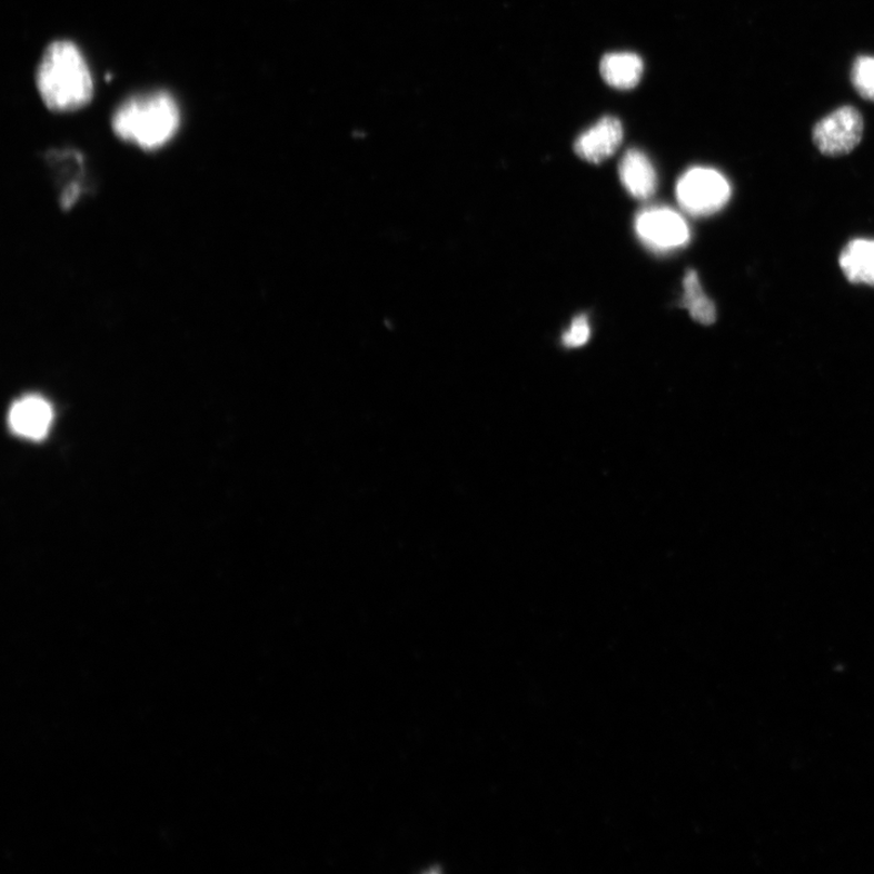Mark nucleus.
Here are the masks:
<instances>
[{
  "label": "nucleus",
  "mask_w": 874,
  "mask_h": 874,
  "mask_svg": "<svg viewBox=\"0 0 874 874\" xmlns=\"http://www.w3.org/2000/svg\"><path fill=\"white\" fill-rule=\"evenodd\" d=\"M37 88L51 111L86 108L95 97V81L81 49L70 41L51 43L38 66Z\"/></svg>",
  "instance_id": "1"
},
{
  "label": "nucleus",
  "mask_w": 874,
  "mask_h": 874,
  "mask_svg": "<svg viewBox=\"0 0 874 874\" xmlns=\"http://www.w3.org/2000/svg\"><path fill=\"white\" fill-rule=\"evenodd\" d=\"M180 122L177 100L160 90L126 100L113 115L112 128L119 139L152 151L177 136Z\"/></svg>",
  "instance_id": "2"
},
{
  "label": "nucleus",
  "mask_w": 874,
  "mask_h": 874,
  "mask_svg": "<svg viewBox=\"0 0 874 874\" xmlns=\"http://www.w3.org/2000/svg\"><path fill=\"white\" fill-rule=\"evenodd\" d=\"M732 185L712 168H693L677 183L678 202L688 215L707 217L718 213L732 198Z\"/></svg>",
  "instance_id": "3"
},
{
  "label": "nucleus",
  "mask_w": 874,
  "mask_h": 874,
  "mask_svg": "<svg viewBox=\"0 0 874 874\" xmlns=\"http://www.w3.org/2000/svg\"><path fill=\"white\" fill-rule=\"evenodd\" d=\"M864 130L863 115L854 106H842L815 125L813 140L821 153L841 157L857 148L863 140Z\"/></svg>",
  "instance_id": "4"
},
{
  "label": "nucleus",
  "mask_w": 874,
  "mask_h": 874,
  "mask_svg": "<svg viewBox=\"0 0 874 874\" xmlns=\"http://www.w3.org/2000/svg\"><path fill=\"white\" fill-rule=\"evenodd\" d=\"M635 231L645 246L659 254L679 249L691 240L685 220L666 207L643 210L635 219Z\"/></svg>",
  "instance_id": "5"
},
{
  "label": "nucleus",
  "mask_w": 874,
  "mask_h": 874,
  "mask_svg": "<svg viewBox=\"0 0 874 874\" xmlns=\"http://www.w3.org/2000/svg\"><path fill=\"white\" fill-rule=\"evenodd\" d=\"M624 141V127L619 119L607 116L577 138L575 152L589 163H602L610 158Z\"/></svg>",
  "instance_id": "6"
},
{
  "label": "nucleus",
  "mask_w": 874,
  "mask_h": 874,
  "mask_svg": "<svg viewBox=\"0 0 874 874\" xmlns=\"http://www.w3.org/2000/svg\"><path fill=\"white\" fill-rule=\"evenodd\" d=\"M52 418L50 404L41 396L29 395L11 406L9 424L19 436L38 441L48 435Z\"/></svg>",
  "instance_id": "7"
},
{
  "label": "nucleus",
  "mask_w": 874,
  "mask_h": 874,
  "mask_svg": "<svg viewBox=\"0 0 874 874\" xmlns=\"http://www.w3.org/2000/svg\"><path fill=\"white\" fill-rule=\"evenodd\" d=\"M619 179L625 189L638 200H648L657 190L656 170L647 156L629 150L619 163Z\"/></svg>",
  "instance_id": "8"
},
{
  "label": "nucleus",
  "mask_w": 874,
  "mask_h": 874,
  "mask_svg": "<svg viewBox=\"0 0 874 874\" xmlns=\"http://www.w3.org/2000/svg\"><path fill=\"white\" fill-rule=\"evenodd\" d=\"M840 267L847 281L874 287V240L855 238L840 256Z\"/></svg>",
  "instance_id": "9"
},
{
  "label": "nucleus",
  "mask_w": 874,
  "mask_h": 874,
  "mask_svg": "<svg viewBox=\"0 0 874 874\" xmlns=\"http://www.w3.org/2000/svg\"><path fill=\"white\" fill-rule=\"evenodd\" d=\"M644 64L633 52H612L603 58L600 72L604 81L614 88L626 90L640 82Z\"/></svg>",
  "instance_id": "10"
},
{
  "label": "nucleus",
  "mask_w": 874,
  "mask_h": 874,
  "mask_svg": "<svg viewBox=\"0 0 874 874\" xmlns=\"http://www.w3.org/2000/svg\"><path fill=\"white\" fill-rule=\"evenodd\" d=\"M684 298L682 307L691 312L693 319L701 325H713L717 320V309L706 296L699 278L694 270L686 271L684 277Z\"/></svg>",
  "instance_id": "11"
},
{
  "label": "nucleus",
  "mask_w": 874,
  "mask_h": 874,
  "mask_svg": "<svg viewBox=\"0 0 874 874\" xmlns=\"http://www.w3.org/2000/svg\"><path fill=\"white\" fill-rule=\"evenodd\" d=\"M852 82L857 95L874 102V57H858L852 70Z\"/></svg>",
  "instance_id": "12"
},
{
  "label": "nucleus",
  "mask_w": 874,
  "mask_h": 874,
  "mask_svg": "<svg viewBox=\"0 0 874 874\" xmlns=\"http://www.w3.org/2000/svg\"><path fill=\"white\" fill-rule=\"evenodd\" d=\"M590 338V327L586 315L575 317L572 326L566 330L563 336V342L566 348H580Z\"/></svg>",
  "instance_id": "13"
}]
</instances>
